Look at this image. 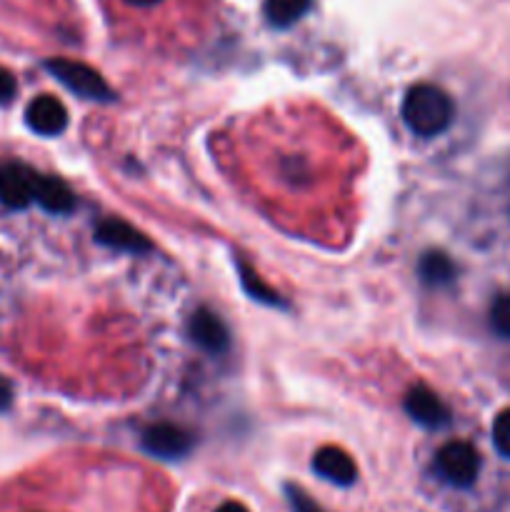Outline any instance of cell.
Returning a JSON list of instances; mask_svg holds the SVG:
<instances>
[{"label": "cell", "instance_id": "obj_20", "mask_svg": "<svg viewBox=\"0 0 510 512\" xmlns=\"http://www.w3.org/2000/svg\"><path fill=\"white\" fill-rule=\"evenodd\" d=\"M215 512H248V508H245L243 503H235V500H228V503L220 505L218 510Z\"/></svg>", "mask_w": 510, "mask_h": 512}, {"label": "cell", "instance_id": "obj_8", "mask_svg": "<svg viewBox=\"0 0 510 512\" xmlns=\"http://www.w3.org/2000/svg\"><path fill=\"white\" fill-rule=\"evenodd\" d=\"M95 240L108 248L115 250H128V253H148L153 250V243L140 233L138 228H133L130 223L120 218H105L100 220L98 228H95Z\"/></svg>", "mask_w": 510, "mask_h": 512}, {"label": "cell", "instance_id": "obj_5", "mask_svg": "<svg viewBox=\"0 0 510 512\" xmlns=\"http://www.w3.org/2000/svg\"><path fill=\"white\" fill-rule=\"evenodd\" d=\"M35 180L38 173L23 163L0 165V203L8 208H25L35 203Z\"/></svg>", "mask_w": 510, "mask_h": 512}, {"label": "cell", "instance_id": "obj_18", "mask_svg": "<svg viewBox=\"0 0 510 512\" xmlns=\"http://www.w3.org/2000/svg\"><path fill=\"white\" fill-rule=\"evenodd\" d=\"M15 88H18V85H15L13 75H10L5 68H0V103H8V100L15 95Z\"/></svg>", "mask_w": 510, "mask_h": 512}, {"label": "cell", "instance_id": "obj_1", "mask_svg": "<svg viewBox=\"0 0 510 512\" xmlns=\"http://www.w3.org/2000/svg\"><path fill=\"white\" fill-rule=\"evenodd\" d=\"M453 100L443 88L430 83H420L408 90L403 100V120L420 138L440 135L453 123Z\"/></svg>", "mask_w": 510, "mask_h": 512}, {"label": "cell", "instance_id": "obj_15", "mask_svg": "<svg viewBox=\"0 0 510 512\" xmlns=\"http://www.w3.org/2000/svg\"><path fill=\"white\" fill-rule=\"evenodd\" d=\"M490 328L500 335V338L510 340V295H500L490 308Z\"/></svg>", "mask_w": 510, "mask_h": 512}, {"label": "cell", "instance_id": "obj_21", "mask_svg": "<svg viewBox=\"0 0 510 512\" xmlns=\"http://www.w3.org/2000/svg\"><path fill=\"white\" fill-rule=\"evenodd\" d=\"M123 3L133 5V8H153V5L163 3V0H123Z\"/></svg>", "mask_w": 510, "mask_h": 512}, {"label": "cell", "instance_id": "obj_13", "mask_svg": "<svg viewBox=\"0 0 510 512\" xmlns=\"http://www.w3.org/2000/svg\"><path fill=\"white\" fill-rule=\"evenodd\" d=\"M420 278L428 285H448L455 280V263L445 253H428L420 260Z\"/></svg>", "mask_w": 510, "mask_h": 512}, {"label": "cell", "instance_id": "obj_4", "mask_svg": "<svg viewBox=\"0 0 510 512\" xmlns=\"http://www.w3.org/2000/svg\"><path fill=\"white\" fill-rule=\"evenodd\" d=\"M140 445L148 455L160 460H180L193 450V435L173 423L150 425L140 438Z\"/></svg>", "mask_w": 510, "mask_h": 512}, {"label": "cell", "instance_id": "obj_7", "mask_svg": "<svg viewBox=\"0 0 510 512\" xmlns=\"http://www.w3.org/2000/svg\"><path fill=\"white\" fill-rule=\"evenodd\" d=\"M25 120L38 135H60L68 128V110L55 95H38L30 100Z\"/></svg>", "mask_w": 510, "mask_h": 512}, {"label": "cell", "instance_id": "obj_17", "mask_svg": "<svg viewBox=\"0 0 510 512\" xmlns=\"http://www.w3.org/2000/svg\"><path fill=\"white\" fill-rule=\"evenodd\" d=\"M288 500L290 505H293V512H323L318 508V503H313V500H310L303 490L295 488V485H288Z\"/></svg>", "mask_w": 510, "mask_h": 512}, {"label": "cell", "instance_id": "obj_6", "mask_svg": "<svg viewBox=\"0 0 510 512\" xmlns=\"http://www.w3.org/2000/svg\"><path fill=\"white\" fill-rule=\"evenodd\" d=\"M405 413L423 428H443L448 425L450 413L443 400L425 385H415L405 395Z\"/></svg>", "mask_w": 510, "mask_h": 512}, {"label": "cell", "instance_id": "obj_11", "mask_svg": "<svg viewBox=\"0 0 510 512\" xmlns=\"http://www.w3.org/2000/svg\"><path fill=\"white\" fill-rule=\"evenodd\" d=\"M35 203L48 210V213L65 215L75 208V195L68 188V183H63L55 175L38 173V180H35Z\"/></svg>", "mask_w": 510, "mask_h": 512}, {"label": "cell", "instance_id": "obj_3", "mask_svg": "<svg viewBox=\"0 0 510 512\" xmlns=\"http://www.w3.org/2000/svg\"><path fill=\"white\" fill-rule=\"evenodd\" d=\"M435 468H438L440 478L445 483L455 485V488H470L478 480L480 455L465 440H453V443L440 448L438 458H435Z\"/></svg>", "mask_w": 510, "mask_h": 512}, {"label": "cell", "instance_id": "obj_2", "mask_svg": "<svg viewBox=\"0 0 510 512\" xmlns=\"http://www.w3.org/2000/svg\"><path fill=\"white\" fill-rule=\"evenodd\" d=\"M45 68L60 80L68 90H73L75 95L88 100H98V103H113L115 93L108 83H105L103 75L98 70H93L90 65L78 63V60H65L55 58L45 63Z\"/></svg>", "mask_w": 510, "mask_h": 512}, {"label": "cell", "instance_id": "obj_14", "mask_svg": "<svg viewBox=\"0 0 510 512\" xmlns=\"http://www.w3.org/2000/svg\"><path fill=\"white\" fill-rule=\"evenodd\" d=\"M238 268H240V278H243V285H245V290L250 293V298L260 300V303H265V305H283V300L278 298V293H275V290H270L268 285L260 280V275L255 273V270H250L245 263H240Z\"/></svg>", "mask_w": 510, "mask_h": 512}, {"label": "cell", "instance_id": "obj_12", "mask_svg": "<svg viewBox=\"0 0 510 512\" xmlns=\"http://www.w3.org/2000/svg\"><path fill=\"white\" fill-rule=\"evenodd\" d=\"M310 8V0H265V20L275 28H288L295 20L303 18Z\"/></svg>", "mask_w": 510, "mask_h": 512}, {"label": "cell", "instance_id": "obj_10", "mask_svg": "<svg viewBox=\"0 0 510 512\" xmlns=\"http://www.w3.org/2000/svg\"><path fill=\"white\" fill-rule=\"evenodd\" d=\"M313 470L328 483L340 485V488H348L358 480V468H355L353 458H350L345 450L340 448H320L313 458Z\"/></svg>", "mask_w": 510, "mask_h": 512}, {"label": "cell", "instance_id": "obj_19", "mask_svg": "<svg viewBox=\"0 0 510 512\" xmlns=\"http://www.w3.org/2000/svg\"><path fill=\"white\" fill-rule=\"evenodd\" d=\"M13 403V385L0 375V410H8Z\"/></svg>", "mask_w": 510, "mask_h": 512}, {"label": "cell", "instance_id": "obj_16", "mask_svg": "<svg viewBox=\"0 0 510 512\" xmlns=\"http://www.w3.org/2000/svg\"><path fill=\"white\" fill-rule=\"evenodd\" d=\"M493 445L503 458H510V408L498 413L493 423Z\"/></svg>", "mask_w": 510, "mask_h": 512}, {"label": "cell", "instance_id": "obj_9", "mask_svg": "<svg viewBox=\"0 0 510 512\" xmlns=\"http://www.w3.org/2000/svg\"><path fill=\"white\" fill-rule=\"evenodd\" d=\"M188 333L190 338L195 340V345H200V348L215 355L223 353L230 343V335H228V328H225V323L208 308L195 310L193 318H190Z\"/></svg>", "mask_w": 510, "mask_h": 512}]
</instances>
